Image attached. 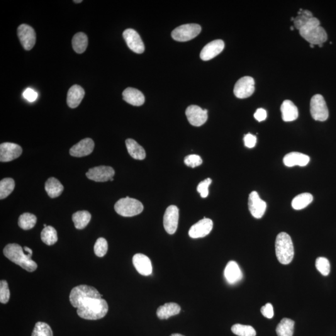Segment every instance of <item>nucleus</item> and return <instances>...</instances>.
Returning a JSON list of instances; mask_svg holds the SVG:
<instances>
[{
    "label": "nucleus",
    "mask_w": 336,
    "mask_h": 336,
    "mask_svg": "<svg viewBox=\"0 0 336 336\" xmlns=\"http://www.w3.org/2000/svg\"><path fill=\"white\" fill-rule=\"evenodd\" d=\"M3 254L12 262L19 265L26 271L33 272L37 269V264L31 259L33 250L30 248L24 247L23 248L16 243H10L4 247Z\"/></svg>",
    "instance_id": "obj_1"
},
{
    "label": "nucleus",
    "mask_w": 336,
    "mask_h": 336,
    "mask_svg": "<svg viewBox=\"0 0 336 336\" xmlns=\"http://www.w3.org/2000/svg\"><path fill=\"white\" fill-rule=\"evenodd\" d=\"M108 311V304L105 299L89 298L82 302L78 307L77 313L84 320H97L105 317Z\"/></svg>",
    "instance_id": "obj_2"
},
{
    "label": "nucleus",
    "mask_w": 336,
    "mask_h": 336,
    "mask_svg": "<svg viewBox=\"0 0 336 336\" xmlns=\"http://www.w3.org/2000/svg\"><path fill=\"white\" fill-rule=\"evenodd\" d=\"M299 31L302 37L310 45H323L328 40V35L325 29L320 26V21L315 17L309 19Z\"/></svg>",
    "instance_id": "obj_3"
},
{
    "label": "nucleus",
    "mask_w": 336,
    "mask_h": 336,
    "mask_svg": "<svg viewBox=\"0 0 336 336\" xmlns=\"http://www.w3.org/2000/svg\"><path fill=\"white\" fill-rule=\"evenodd\" d=\"M275 251L280 264H290L294 258V251L293 242L288 233L281 232L277 235L275 241Z\"/></svg>",
    "instance_id": "obj_4"
},
{
    "label": "nucleus",
    "mask_w": 336,
    "mask_h": 336,
    "mask_svg": "<svg viewBox=\"0 0 336 336\" xmlns=\"http://www.w3.org/2000/svg\"><path fill=\"white\" fill-rule=\"evenodd\" d=\"M89 298H102V295L94 287L85 284L75 286L70 291L69 300L74 308H78L83 301Z\"/></svg>",
    "instance_id": "obj_5"
},
{
    "label": "nucleus",
    "mask_w": 336,
    "mask_h": 336,
    "mask_svg": "<svg viewBox=\"0 0 336 336\" xmlns=\"http://www.w3.org/2000/svg\"><path fill=\"white\" fill-rule=\"evenodd\" d=\"M116 213L123 217H133L138 215L143 211V205L135 199L126 197L120 199L115 204Z\"/></svg>",
    "instance_id": "obj_6"
},
{
    "label": "nucleus",
    "mask_w": 336,
    "mask_h": 336,
    "mask_svg": "<svg viewBox=\"0 0 336 336\" xmlns=\"http://www.w3.org/2000/svg\"><path fill=\"white\" fill-rule=\"evenodd\" d=\"M201 27L198 24H187L177 27L171 33L172 38L179 42H186L196 38L201 33Z\"/></svg>",
    "instance_id": "obj_7"
},
{
    "label": "nucleus",
    "mask_w": 336,
    "mask_h": 336,
    "mask_svg": "<svg viewBox=\"0 0 336 336\" xmlns=\"http://www.w3.org/2000/svg\"><path fill=\"white\" fill-rule=\"evenodd\" d=\"M310 112L314 120L325 121L329 117V111L324 97L316 94L312 97L310 102Z\"/></svg>",
    "instance_id": "obj_8"
},
{
    "label": "nucleus",
    "mask_w": 336,
    "mask_h": 336,
    "mask_svg": "<svg viewBox=\"0 0 336 336\" xmlns=\"http://www.w3.org/2000/svg\"><path fill=\"white\" fill-rule=\"evenodd\" d=\"M255 91V80L252 77L240 78L235 85L233 93L238 99H246L252 96Z\"/></svg>",
    "instance_id": "obj_9"
},
{
    "label": "nucleus",
    "mask_w": 336,
    "mask_h": 336,
    "mask_svg": "<svg viewBox=\"0 0 336 336\" xmlns=\"http://www.w3.org/2000/svg\"><path fill=\"white\" fill-rule=\"evenodd\" d=\"M19 41L24 50H32L35 45L36 35L35 30L28 24H23L19 26L17 30Z\"/></svg>",
    "instance_id": "obj_10"
},
{
    "label": "nucleus",
    "mask_w": 336,
    "mask_h": 336,
    "mask_svg": "<svg viewBox=\"0 0 336 336\" xmlns=\"http://www.w3.org/2000/svg\"><path fill=\"white\" fill-rule=\"evenodd\" d=\"M115 175V171L111 167L101 166L91 168L86 172L87 178L96 182H107L111 181Z\"/></svg>",
    "instance_id": "obj_11"
},
{
    "label": "nucleus",
    "mask_w": 336,
    "mask_h": 336,
    "mask_svg": "<svg viewBox=\"0 0 336 336\" xmlns=\"http://www.w3.org/2000/svg\"><path fill=\"white\" fill-rule=\"evenodd\" d=\"M179 221V209L176 206H170L166 210L163 224L166 231L169 234L176 232Z\"/></svg>",
    "instance_id": "obj_12"
},
{
    "label": "nucleus",
    "mask_w": 336,
    "mask_h": 336,
    "mask_svg": "<svg viewBox=\"0 0 336 336\" xmlns=\"http://www.w3.org/2000/svg\"><path fill=\"white\" fill-rule=\"evenodd\" d=\"M186 115L189 122L194 126H201L204 125L208 118V111L197 106L187 107Z\"/></svg>",
    "instance_id": "obj_13"
},
{
    "label": "nucleus",
    "mask_w": 336,
    "mask_h": 336,
    "mask_svg": "<svg viewBox=\"0 0 336 336\" xmlns=\"http://www.w3.org/2000/svg\"><path fill=\"white\" fill-rule=\"evenodd\" d=\"M248 209L253 217L256 219L262 218L267 209V204L260 198L256 191H252L248 198Z\"/></svg>",
    "instance_id": "obj_14"
},
{
    "label": "nucleus",
    "mask_w": 336,
    "mask_h": 336,
    "mask_svg": "<svg viewBox=\"0 0 336 336\" xmlns=\"http://www.w3.org/2000/svg\"><path fill=\"white\" fill-rule=\"evenodd\" d=\"M23 152L20 146L13 143H3L0 145V162H9L20 157Z\"/></svg>",
    "instance_id": "obj_15"
},
{
    "label": "nucleus",
    "mask_w": 336,
    "mask_h": 336,
    "mask_svg": "<svg viewBox=\"0 0 336 336\" xmlns=\"http://www.w3.org/2000/svg\"><path fill=\"white\" fill-rule=\"evenodd\" d=\"M124 40L131 51L137 54L145 51V46L139 34L133 29H127L123 33Z\"/></svg>",
    "instance_id": "obj_16"
},
{
    "label": "nucleus",
    "mask_w": 336,
    "mask_h": 336,
    "mask_svg": "<svg viewBox=\"0 0 336 336\" xmlns=\"http://www.w3.org/2000/svg\"><path fill=\"white\" fill-rule=\"evenodd\" d=\"M213 228V221L204 218L192 226L189 231V235L192 238H203L209 235Z\"/></svg>",
    "instance_id": "obj_17"
},
{
    "label": "nucleus",
    "mask_w": 336,
    "mask_h": 336,
    "mask_svg": "<svg viewBox=\"0 0 336 336\" xmlns=\"http://www.w3.org/2000/svg\"><path fill=\"white\" fill-rule=\"evenodd\" d=\"M94 147V141L91 138H85L70 148V155L77 158L86 157L91 154Z\"/></svg>",
    "instance_id": "obj_18"
},
{
    "label": "nucleus",
    "mask_w": 336,
    "mask_h": 336,
    "mask_svg": "<svg viewBox=\"0 0 336 336\" xmlns=\"http://www.w3.org/2000/svg\"><path fill=\"white\" fill-rule=\"evenodd\" d=\"M224 46L225 45L224 41L221 40L213 41L208 43L201 51L200 55L201 59L206 61L213 59L224 50Z\"/></svg>",
    "instance_id": "obj_19"
},
{
    "label": "nucleus",
    "mask_w": 336,
    "mask_h": 336,
    "mask_svg": "<svg viewBox=\"0 0 336 336\" xmlns=\"http://www.w3.org/2000/svg\"><path fill=\"white\" fill-rule=\"evenodd\" d=\"M133 264L139 274L143 276H149L152 274V262L147 256L142 254H137L133 257Z\"/></svg>",
    "instance_id": "obj_20"
},
{
    "label": "nucleus",
    "mask_w": 336,
    "mask_h": 336,
    "mask_svg": "<svg viewBox=\"0 0 336 336\" xmlns=\"http://www.w3.org/2000/svg\"><path fill=\"white\" fill-rule=\"evenodd\" d=\"M224 276L229 284H235L242 279L243 275L239 266L234 261H230L226 265Z\"/></svg>",
    "instance_id": "obj_21"
},
{
    "label": "nucleus",
    "mask_w": 336,
    "mask_h": 336,
    "mask_svg": "<svg viewBox=\"0 0 336 336\" xmlns=\"http://www.w3.org/2000/svg\"><path fill=\"white\" fill-rule=\"evenodd\" d=\"M310 161V158L308 155L299 152L289 153L283 158L284 165L287 167H305Z\"/></svg>",
    "instance_id": "obj_22"
},
{
    "label": "nucleus",
    "mask_w": 336,
    "mask_h": 336,
    "mask_svg": "<svg viewBox=\"0 0 336 336\" xmlns=\"http://www.w3.org/2000/svg\"><path fill=\"white\" fill-rule=\"evenodd\" d=\"M85 91L84 89L78 85L72 86L68 91L67 104L71 109L76 108L84 99Z\"/></svg>",
    "instance_id": "obj_23"
},
{
    "label": "nucleus",
    "mask_w": 336,
    "mask_h": 336,
    "mask_svg": "<svg viewBox=\"0 0 336 336\" xmlns=\"http://www.w3.org/2000/svg\"><path fill=\"white\" fill-rule=\"evenodd\" d=\"M123 99L127 103L134 106H141L144 104V95L138 89L128 87L123 92Z\"/></svg>",
    "instance_id": "obj_24"
},
{
    "label": "nucleus",
    "mask_w": 336,
    "mask_h": 336,
    "mask_svg": "<svg viewBox=\"0 0 336 336\" xmlns=\"http://www.w3.org/2000/svg\"><path fill=\"white\" fill-rule=\"evenodd\" d=\"M282 119L286 122L293 121L298 117V110L295 105L289 100L284 101L281 106Z\"/></svg>",
    "instance_id": "obj_25"
},
{
    "label": "nucleus",
    "mask_w": 336,
    "mask_h": 336,
    "mask_svg": "<svg viewBox=\"0 0 336 336\" xmlns=\"http://www.w3.org/2000/svg\"><path fill=\"white\" fill-rule=\"evenodd\" d=\"M181 307L175 303H166L158 308L157 315L160 320H168L171 316L178 315Z\"/></svg>",
    "instance_id": "obj_26"
},
{
    "label": "nucleus",
    "mask_w": 336,
    "mask_h": 336,
    "mask_svg": "<svg viewBox=\"0 0 336 336\" xmlns=\"http://www.w3.org/2000/svg\"><path fill=\"white\" fill-rule=\"evenodd\" d=\"M126 146L128 152L131 157L135 160H143L146 157L144 148L138 144L133 139H127L126 140Z\"/></svg>",
    "instance_id": "obj_27"
},
{
    "label": "nucleus",
    "mask_w": 336,
    "mask_h": 336,
    "mask_svg": "<svg viewBox=\"0 0 336 336\" xmlns=\"http://www.w3.org/2000/svg\"><path fill=\"white\" fill-rule=\"evenodd\" d=\"M45 190L50 198H56L62 194L63 190H64V186L60 183L59 180L52 177L46 181Z\"/></svg>",
    "instance_id": "obj_28"
},
{
    "label": "nucleus",
    "mask_w": 336,
    "mask_h": 336,
    "mask_svg": "<svg viewBox=\"0 0 336 336\" xmlns=\"http://www.w3.org/2000/svg\"><path fill=\"white\" fill-rule=\"evenodd\" d=\"M72 45L75 52L82 54L86 51L88 46V38L84 33H77L72 38Z\"/></svg>",
    "instance_id": "obj_29"
},
{
    "label": "nucleus",
    "mask_w": 336,
    "mask_h": 336,
    "mask_svg": "<svg viewBox=\"0 0 336 336\" xmlns=\"http://www.w3.org/2000/svg\"><path fill=\"white\" fill-rule=\"evenodd\" d=\"M91 219V214L86 211H78L72 215V221L77 229H83L86 227Z\"/></svg>",
    "instance_id": "obj_30"
},
{
    "label": "nucleus",
    "mask_w": 336,
    "mask_h": 336,
    "mask_svg": "<svg viewBox=\"0 0 336 336\" xmlns=\"http://www.w3.org/2000/svg\"><path fill=\"white\" fill-rule=\"evenodd\" d=\"M294 321L289 318H283L278 325L276 332L278 336H293Z\"/></svg>",
    "instance_id": "obj_31"
},
{
    "label": "nucleus",
    "mask_w": 336,
    "mask_h": 336,
    "mask_svg": "<svg viewBox=\"0 0 336 336\" xmlns=\"http://www.w3.org/2000/svg\"><path fill=\"white\" fill-rule=\"evenodd\" d=\"M313 201V196L310 193H303L298 195L293 199L291 206L295 210H301L310 205Z\"/></svg>",
    "instance_id": "obj_32"
},
{
    "label": "nucleus",
    "mask_w": 336,
    "mask_h": 336,
    "mask_svg": "<svg viewBox=\"0 0 336 336\" xmlns=\"http://www.w3.org/2000/svg\"><path fill=\"white\" fill-rule=\"evenodd\" d=\"M41 240L45 244L53 245L57 242V231L52 226H47L41 232Z\"/></svg>",
    "instance_id": "obj_33"
},
{
    "label": "nucleus",
    "mask_w": 336,
    "mask_h": 336,
    "mask_svg": "<svg viewBox=\"0 0 336 336\" xmlns=\"http://www.w3.org/2000/svg\"><path fill=\"white\" fill-rule=\"evenodd\" d=\"M37 218L34 214L24 213L19 216L18 225L23 230H30L35 227Z\"/></svg>",
    "instance_id": "obj_34"
},
{
    "label": "nucleus",
    "mask_w": 336,
    "mask_h": 336,
    "mask_svg": "<svg viewBox=\"0 0 336 336\" xmlns=\"http://www.w3.org/2000/svg\"><path fill=\"white\" fill-rule=\"evenodd\" d=\"M15 187V182L12 178L7 177L0 182V199L7 198L13 191Z\"/></svg>",
    "instance_id": "obj_35"
},
{
    "label": "nucleus",
    "mask_w": 336,
    "mask_h": 336,
    "mask_svg": "<svg viewBox=\"0 0 336 336\" xmlns=\"http://www.w3.org/2000/svg\"><path fill=\"white\" fill-rule=\"evenodd\" d=\"M232 333L238 336H256V331L251 326L236 324L231 328Z\"/></svg>",
    "instance_id": "obj_36"
},
{
    "label": "nucleus",
    "mask_w": 336,
    "mask_h": 336,
    "mask_svg": "<svg viewBox=\"0 0 336 336\" xmlns=\"http://www.w3.org/2000/svg\"><path fill=\"white\" fill-rule=\"evenodd\" d=\"M298 16L294 18L293 23L294 27L297 30H299L305 25V24L311 18H313V14L308 10H303L300 9L298 13Z\"/></svg>",
    "instance_id": "obj_37"
},
{
    "label": "nucleus",
    "mask_w": 336,
    "mask_h": 336,
    "mask_svg": "<svg viewBox=\"0 0 336 336\" xmlns=\"http://www.w3.org/2000/svg\"><path fill=\"white\" fill-rule=\"evenodd\" d=\"M31 336H53L52 329L45 323L38 322Z\"/></svg>",
    "instance_id": "obj_38"
},
{
    "label": "nucleus",
    "mask_w": 336,
    "mask_h": 336,
    "mask_svg": "<svg viewBox=\"0 0 336 336\" xmlns=\"http://www.w3.org/2000/svg\"><path fill=\"white\" fill-rule=\"evenodd\" d=\"M108 251V243L104 238H99L94 245L95 254L99 257H103Z\"/></svg>",
    "instance_id": "obj_39"
},
{
    "label": "nucleus",
    "mask_w": 336,
    "mask_h": 336,
    "mask_svg": "<svg viewBox=\"0 0 336 336\" xmlns=\"http://www.w3.org/2000/svg\"><path fill=\"white\" fill-rule=\"evenodd\" d=\"M316 267L324 276H328L330 273V263L325 257H319L316 260Z\"/></svg>",
    "instance_id": "obj_40"
},
{
    "label": "nucleus",
    "mask_w": 336,
    "mask_h": 336,
    "mask_svg": "<svg viewBox=\"0 0 336 336\" xmlns=\"http://www.w3.org/2000/svg\"><path fill=\"white\" fill-rule=\"evenodd\" d=\"M10 298V292L8 288V282L5 280H1L0 282V302L6 304Z\"/></svg>",
    "instance_id": "obj_41"
},
{
    "label": "nucleus",
    "mask_w": 336,
    "mask_h": 336,
    "mask_svg": "<svg viewBox=\"0 0 336 336\" xmlns=\"http://www.w3.org/2000/svg\"><path fill=\"white\" fill-rule=\"evenodd\" d=\"M184 163L187 167L194 168L201 165L203 160L199 155H191L184 158Z\"/></svg>",
    "instance_id": "obj_42"
},
{
    "label": "nucleus",
    "mask_w": 336,
    "mask_h": 336,
    "mask_svg": "<svg viewBox=\"0 0 336 336\" xmlns=\"http://www.w3.org/2000/svg\"><path fill=\"white\" fill-rule=\"evenodd\" d=\"M212 183V179L208 178L202 181L197 187V191L200 194L201 198H206L209 195V187Z\"/></svg>",
    "instance_id": "obj_43"
},
{
    "label": "nucleus",
    "mask_w": 336,
    "mask_h": 336,
    "mask_svg": "<svg viewBox=\"0 0 336 336\" xmlns=\"http://www.w3.org/2000/svg\"><path fill=\"white\" fill-rule=\"evenodd\" d=\"M243 141H244L246 147L252 148L255 147V145H256L257 137L255 135H253L252 134L248 133L244 136Z\"/></svg>",
    "instance_id": "obj_44"
},
{
    "label": "nucleus",
    "mask_w": 336,
    "mask_h": 336,
    "mask_svg": "<svg viewBox=\"0 0 336 336\" xmlns=\"http://www.w3.org/2000/svg\"><path fill=\"white\" fill-rule=\"evenodd\" d=\"M261 313L265 318L271 319L274 317V307L271 303H267L261 308Z\"/></svg>",
    "instance_id": "obj_45"
},
{
    "label": "nucleus",
    "mask_w": 336,
    "mask_h": 336,
    "mask_svg": "<svg viewBox=\"0 0 336 336\" xmlns=\"http://www.w3.org/2000/svg\"><path fill=\"white\" fill-rule=\"evenodd\" d=\"M23 96L24 98L26 99L27 101L33 102H35L36 100L37 99L38 94L37 92L34 91L33 89L28 88L24 91Z\"/></svg>",
    "instance_id": "obj_46"
},
{
    "label": "nucleus",
    "mask_w": 336,
    "mask_h": 336,
    "mask_svg": "<svg viewBox=\"0 0 336 336\" xmlns=\"http://www.w3.org/2000/svg\"><path fill=\"white\" fill-rule=\"evenodd\" d=\"M267 113L266 111L264 109H259L257 110L254 114V117L258 121H264L267 118Z\"/></svg>",
    "instance_id": "obj_47"
},
{
    "label": "nucleus",
    "mask_w": 336,
    "mask_h": 336,
    "mask_svg": "<svg viewBox=\"0 0 336 336\" xmlns=\"http://www.w3.org/2000/svg\"><path fill=\"white\" fill-rule=\"evenodd\" d=\"M170 336H184L180 335V334H172V335Z\"/></svg>",
    "instance_id": "obj_48"
},
{
    "label": "nucleus",
    "mask_w": 336,
    "mask_h": 336,
    "mask_svg": "<svg viewBox=\"0 0 336 336\" xmlns=\"http://www.w3.org/2000/svg\"><path fill=\"white\" fill-rule=\"evenodd\" d=\"M74 2L75 3H82V0H79V1H77V0H74Z\"/></svg>",
    "instance_id": "obj_49"
},
{
    "label": "nucleus",
    "mask_w": 336,
    "mask_h": 336,
    "mask_svg": "<svg viewBox=\"0 0 336 336\" xmlns=\"http://www.w3.org/2000/svg\"><path fill=\"white\" fill-rule=\"evenodd\" d=\"M310 47H311V48H314V47H315V45H310Z\"/></svg>",
    "instance_id": "obj_50"
},
{
    "label": "nucleus",
    "mask_w": 336,
    "mask_h": 336,
    "mask_svg": "<svg viewBox=\"0 0 336 336\" xmlns=\"http://www.w3.org/2000/svg\"><path fill=\"white\" fill-rule=\"evenodd\" d=\"M291 30H294V28L293 26L291 27Z\"/></svg>",
    "instance_id": "obj_51"
},
{
    "label": "nucleus",
    "mask_w": 336,
    "mask_h": 336,
    "mask_svg": "<svg viewBox=\"0 0 336 336\" xmlns=\"http://www.w3.org/2000/svg\"><path fill=\"white\" fill-rule=\"evenodd\" d=\"M44 227H47V225H46V224H44Z\"/></svg>",
    "instance_id": "obj_52"
}]
</instances>
